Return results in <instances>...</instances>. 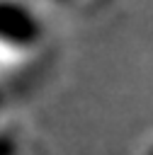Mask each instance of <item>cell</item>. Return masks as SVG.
Segmentation results:
<instances>
[{"mask_svg": "<svg viewBox=\"0 0 153 155\" xmlns=\"http://www.w3.org/2000/svg\"><path fill=\"white\" fill-rule=\"evenodd\" d=\"M19 153H22V143L17 133L0 124V155H19Z\"/></svg>", "mask_w": 153, "mask_h": 155, "instance_id": "7a4b0ae2", "label": "cell"}, {"mask_svg": "<svg viewBox=\"0 0 153 155\" xmlns=\"http://www.w3.org/2000/svg\"><path fill=\"white\" fill-rule=\"evenodd\" d=\"M46 34L39 10L29 0H0V48L7 53L34 51Z\"/></svg>", "mask_w": 153, "mask_h": 155, "instance_id": "6da1fadb", "label": "cell"}, {"mask_svg": "<svg viewBox=\"0 0 153 155\" xmlns=\"http://www.w3.org/2000/svg\"><path fill=\"white\" fill-rule=\"evenodd\" d=\"M143 155H153V143H151V145L146 148V153H143Z\"/></svg>", "mask_w": 153, "mask_h": 155, "instance_id": "3957f363", "label": "cell"}]
</instances>
